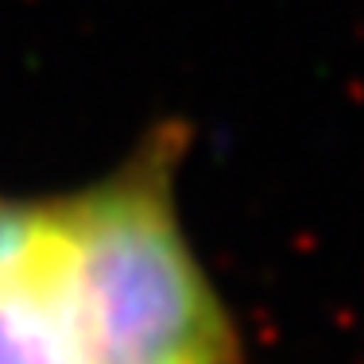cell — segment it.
Masks as SVG:
<instances>
[{"label":"cell","mask_w":364,"mask_h":364,"mask_svg":"<svg viewBox=\"0 0 364 364\" xmlns=\"http://www.w3.org/2000/svg\"><path fill=\"white\" fill-rule=\"evenodd\" d=\"M186 155L163 120L85 182L0 190V364H245L182 210Z\"/></svg>","instance_id":"cell-1"}]
</instances>
